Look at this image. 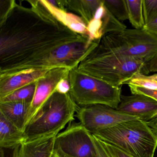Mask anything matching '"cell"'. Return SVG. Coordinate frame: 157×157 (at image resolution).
I'll return each mask as SVG.
<instances>
[{"label":"cell","mask_w":157,"mask_h":157,"mask_svg":"<svg viewBox=\"0 0 157 157\" xmlns=\"http://www.w3.org/2000/svg\"><path fill=\"white\" fill-rule=\"evenodd\" d=\"M27 2L31 8L16 2L0 22V78L33 69H51L49 60L59 48L87 35L72 30L46 0Z\"/></svg>","instance_id":"6da1fadb"},{"label":"cell","mask_w":157,"mask_h":157,"mask_svg":"<svg viewBox=\"0 0 157 157\" xmlns=\"http://www.w3.org/2000/svg\"><path fill=\"white\" fill-rule=\"evenodd\" d=\"M76 69L116 87H121L139 72L149 73L144 61L114 53L98 44Z\"/></svg>","instance_id":"7a4b0ae2"},{"label":"cell","mask_w":157,"mask_h":157,"mask_svg":"<svg viewBox=\"0 0 157 157\" xmlns=\"http://www.w3.org/2000/svg\"><path fill=\"white\" fill-rule=\"evenodd\" d=\"M78 108L69 93L56 91L25 126L24 142L57 136L74 120Z\"/></svg>","instance_id":"3957f363"},{"label":"cell","mask_w":157,"mask_h":157,"mask_svg":"<svg viewBox=\"0 0 157 157\" xmlns=\"http://www.w3.org/2000/svg\"><path fill=\"white\" fill-rule=\"evenodd\" d=\"M92 135L134 157H153L157 148V135L147 122L140 119L122 122Z\"/></svg>","instance_id":"277c9868"},{"label":"cell","mask_w":157,"mask_h":157,"mask_svg":"<svg viewBox=\"0 0 157 157\" xmlns=\"http://www.w3.org/2000/svg\"><path fill=\"white\" fill-rule=\"evenodd\" d=\"M68 78L70 94L78 105L101 104L117 108L122 95L121 87H114L76 68L71 70Z\"/></svg>","instance_id":"5b68a950"},{"label":"cell","mask_w":157,"mask_h":157,"mask_svg":"<svg viewBox=\"0 0 157 157\" xmlns=\"http://www.w3.org/2000/svg\"><path fill=\"white\" fill-rule=\"evenodd\" d=\"M98 45L112 52L147 63L157 55V36L144 29H126L106 34Z\"/></svg>","instance_id":"8992f818"},{"label":"cell","mask_w":157,"mask_h":157,"mask_svg":"<svg viewBox=\"0 0 157 157\" xmlns=\"http://www.w3.org/2000/svg\"><path fill=\"white\" fill-rule=\"evenodd\" d=\"M76 116L79 123L91 134L110 128L122 122L139 119L101 104L79 107Z\"/></svg>","instance_id":"52a82bcc"},{"label":"cell","mask_w":157,"mask_h":157,"mask_svg":"<svg viewBox=\"0 0 157 157\" xmlns=\"http://www.w3.org/2000/svg\"><path fill=\"white\" fill-rule=\"evenodd\" d=\"M55 148L67 157H98L92 134L80 123L70 124L56 136Z\"/></svg>","instance_id":"ba28073f"},{"label":"cell","mask_w":157,"mask_h":157,"mask_svg":"<svg viewBox=\"0 0 157 157\" xmlns=\"http://www.w3.org/2000/svg\"><path fill=\"white\" fill-rule=\"evenodd\" d=\"M71 70L65 67L51 69L36 81L35 93L26 117L25 127L46 101L56 91L59 82L68 77Z\"/></svg>","instance_id":"9c48e42d"},{"label":"cell","mask_w":157,"mask_h":157,"mask_svg":"<svg viewBox=\"0 0 157 157\" xmlns=\"http://www.w3.org/2000/svg\"><path fill=\"white\" fill-rule=\"evenodd\" d=\"M116 109L148 122L157 117V101L143 94L121 95Z\"/></svg>","instance_id":"30bf717a"},{"label":"cell","mask_w":157,"mask_h":157,"mask_svg":"<svg viewBox=\"0 0 157 157\" xmlns=\"http://www.w3.org/2000/svg\"><path fill=\"white\" fill-rule=\"evenodd\" d=\"M51 69H35L23 71L14 75L0 78V99L44 77Z\"/></svg>","instance_id":"8fae6325"},{"label":"cell","mask_w":157,"mask_h":157,"mask_svg":"<svg viewBox=\"0 0 157 157\" xmlns=\"http://www.w3.org/2000/svg\"><path fill=\"white\" fill-rule=\"evenodd\" d=\"M57 1L58 9L65 11L68 10L79 15L86 27L94 19L97 10L103 3L102 0H59Z\"/></svg>","instance_id":"7c38bea8"},{"label":"cell","mask_w":157,"mask_h":157,"mask_svg":"<svg viewBox=\"0 0 157 157\" xmlns=\"http://www.w3.org/2000/svg\"><path fill=\"white\" fill-rule=\"evenodd\" d=\"M56 137L22 142L19 146V157H51L55 149Z\"/></svg>","instance_id":"4fadbf2b"},{"label":"cell","mask_w":157,"mask_h":157,"mask_svg":"<svg viewBox=\"0 0 157 157\" xmlns=\"http://www.w3.org/2000/svg\"><path fill=\"white\" fill-rule=\"evenodd\" d=\"M31 103L8 102L0 103V113L21 131H24L25 120Z\"/></svg>","instance_id":"5bb4252c"},{"label":"cell","mask_w":157,"mask_h":157,"mask_svg":"<svg viewBox=\"0 0 157 157\" xmlns=\"http://www.w3.org/2000/svg\"><path fill=\"white\" fill-rule=\"evenodd\" d=\"M24 141V132L0 113L1 148L13 150Z\"/></svg>","instance_id":"9a60e30c"},{"label":"cell","mask_w":157,"mask_h":157,"mask_svg":"<svg viewBox=\"0 0 157 157\" xmlns=\"http://www.w3.org/2000/svg\"><path fill=\"white\" fill-rule=\"evenodd\" d=\"M142 1L143 0H125L128 20L134 29H144L145 26Z\"/></svg>","instance_id":"2e32d148"},{"label":"cell","mask_w":157,"mask_h":157,"mask_svg":"<svg viewBox=\"0 0 157 157\" xmlns=\"http://www.w3.org/2000/svg\"><path fill=\"white\" fill-rule=\"evenodd\" d=\"M36 82L21 88L6 97L0 99V103L19 101L32 103L35 93Z\"/></svg>","instance_id":"e0dca14e"},{"label":"cell","mask_w":157,"mask_h":157,"mask_svg":"<svg viewBox=\"0 0 157 157\" xmlns=\"http://www.w3.org/2000/svg\"><path fill=\"white\" fill-rule=\"evenodd\" d=\"M124 84L138 86L149 90H157V73L152 75H145L141 72L136 73Z\"/></svg>","instance_id":"ac0fdd59"},{"label":"cell","mask_w":157,"mask_h":157,"mask_svg":"<svg viewBox=\"0 0 157 157\" xmlns=\"http://www.w3.org/2000/svg\"><path fill=\"white\" fill-rule=\"evenodd\" d=\"M104 5L119 21L128 20L125 0H102Z\"/></svg>","instance_id":"d6986e66"},{"label":"cell","mask_w":157,"mask_h":157,"mask_svg":"<svg viewBox=\"0 0 157 157\" xmlns=\"http://www.w3.org/2000/svg\"><path fill=\"white\" fill-rule=\"evenodd\" d=\"M142 7L145 25L157 17V0H143Z\"/></svg>","instance_id":"ffe728a7"},{"label":"cell","mask_w":157,"mask_h":157,"mask_svg":"<svg viewBox=\"0 0 157 157\" xmlns=\"http://www.w3.org/2000/svg\"><path fill=\"white\" fill-rule=\"evenodd\" d=\"M15 3L14 0H0V22L6 18Z\"/></svg>","instance_id":"44dd1931"},{"label":"cell","mask_w":157,"mask_h":157,"mask_svg":"<svg viewBox=\"0 0 157 157\" xmlns=\"http://www.w3.org/2000/svg\"><path fill=\"white\" fill-rule=\"evenodd\" d=\"M129 89L132 94H143L151 97L157 101V90H149L142 87L129 85Z\"/></svg>","instance_id":"7402d4cb"},{"label":"cell","mask_w":157,"mask_h":157,"mask_svg":"<svg viewBox=\"0 0 157 157\" xmlns=\"http://www.w3.org/2000/svg\"><path fill=\"white\" fill-rule=\"evenodd\" d=\"M102 141L111 157H134L116 146L107 142Z\"/></svg>","instance_id":"603a6c76"},{"label":"cell","mask_w":157,"mask_h":157,"mask_svg":"<svg viewBox=\"0 0 157 157\" xmlns=\"http://www.w3.org/2000/svg\"><path fill=\"white\" fill-rule=\"evenodd\" d=\"M92 138L96 148L98 157H111L102 140L92 134Z\"/></svg>","instance_id":"cb8c5ba5"},{"label":"cell","mask_w":157,"mask_h":157,"mask_svg":"<svg viewBox=\"0 0 157 157\" xmlns=\"http://www.w3.org/2000/svg\"><path fill=\"white\" fill-rule=\"evenodd\" d=\"M68 78L59 82L56 89L57 92L61 94H67L69 93L70 85Z\"/></svg>","instance_id":"d4e9b609"},{"label":"cell","mask_w":157,"mask_h":157,"mask_svg":"<svg viewBox=\"0 0 157 157\" xmlns=\"http://www.w3.org/2000/svg\"><path fill=\"white\" fill-rule=\"evenodd\" d=\"M144 29L157 36V17L145 25Z\"/></svg>","instance_id":"484cf974"},{"label":"cell","mask_w":157,"mask_h":157,"mask_svg":"<svg viewBox=\"0 0 157 157\" xmlns=\"http://www.w3.org/2000/svg\"><path fill=\"white\" fill-rule=\"evenodd\" d=\"M147 68L149 72L157 73V55L147 63Z\"/></svg>","instance_id":"4316f807"},{"label":"cell","mask_w":157,"mask_h":157,"mask_svg":"<svg viewBox=\"0 0 157 157\" xmlns=\"http://www.w3.org/2000/svg\"><path fill=\"white\" fill-rule=\"evenodd\" d=\"M147 123L149 126L152 128V130L155 132L157 136V117H155L154 119H152Z\"/></svg>","instance_id":"83f0119b"},{"label":"cell","mask_w":157,"mask_h":157,"mask_svg":"<svg viewBox=\"0 0 157 157\" xmlns=\"http://www.w3.org/2000/svg\"><path fill=\"white\" fill-rule=\"evenodd\" d=\"M51 157H67L65 154H63L59 150L55 147L53 154Z\"/></svg>","instance_id":"f1b7e54d"},{"label":"cell","mask_w":157,"mask_h":157,"mask_svg":"<svg viewBox=\"0 0 157 157\" xmlns=\"http://www.w3.org/2000/svg\"><path fill=\"white\" fill-rule=\"evenodd\" d=\"M1 157H4V156H1Z\"/></svg>","instance_id":"f546056e"}]
</instances>
